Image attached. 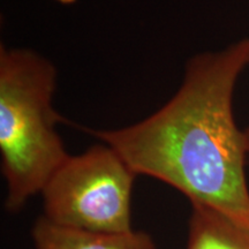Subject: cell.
<instances>
[{"label":"cell","mask_w":249,"mask_h":249,"mask_svg":"<svg viewBox=\"0 0 249 249\" xmlns=\"http://www.w3.org/2000/svg\"><path fill=\"white\" fill-rule=\"evenodd\" d=\"M249 66V38L187 62L182 85L163 107L132 126L89 130L133 172L225 211L249 210L248 142L233 116V93Z\"/></svg>","instance_id":"6da1fadb"},{"label":"cell","mask_w":249,"mask_h":249,"mask_svg":"<svg viewBox=\"0 0 249 249\" xmlns=\"http://www.w3.org/2000/svg\"><path fill=\"white\" fill-rule=\"evenodd\" d=\"M57 71L26 49L0 48V154L6 208L18 211L42 193L70 155L55 130L52 107Z\"/></svg>","instance_id":"7a4b0ae2"},{"label":"cell","mask_w":249,"mask_h":249,"mask_svg":"<svg viewBox=\"0 0 249 249\" xmlns=\"http://www.w3.org/2000/svg\"><path fill=\"white\" fill-rule=\"evenodd\" d=\"M136 174L110 145L70 156L43 189L44 217L82 231H132L130 203Z\"/></svg>","instance_id":"3957f363"},{"label":"cell","mask_w":249,"mask_h":249,"mask_svg":"<svg viewBox=\"0 0 249 249\" xmlns=\"http://www.w3.org/2000/svg\"><path fill=\"white\" fill-rule=\"evenodd\" d=\"M186 249H249V210L191 203Z\"/></svg>","instance_id":"277c9868"},{"label":"cell","mask_w":249,"mask_h":249,"mask_svg":"<svg viewBox=\"0 0 249 249\" xmlns=\"http://www.w3.org/2000/svg\"><path fill=\"white\" fill-rule=\"evenodd\" d=\"M36 249H156L147 233H103L70 229L42 217L33 229Z\"/></svg>","instance_id":"5b68a950"},{"label":"cell","mask_w":249,"mask_h":249,"mask_svg":"<svg viewBox=\"0 0 249 249\" xmlns=\"http://www.w3.org/2000/svg\"><path fill=\"white\" fill-rule=\"evenodd\" d=\"M55 1L60 2V4H64V5H71L73 4V2H75L76 0H55Z\"/></svg>","instance_id":"8992f818"},{"label":"cell","mask_w":249,"mask_h":249,"mask_svg":"<svg viewBox=\"0 0 249 249\" xmlns=\"http://www.w3.org/2000/svg\"><path fill=\"white\" fill-rule=\"evenodd\" d=\"M246 133V138H247V142H248V151H249V128H247L245 130Z\"/></svg>","instance_id":"52a82bcc"}]
</instances>
